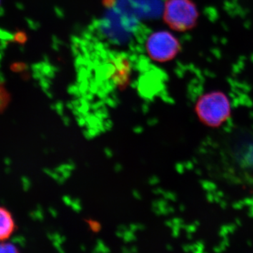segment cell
<instances>
[{
    "label": "cell",
    "mask_w": 253,
    "mask_h": 253,
    "mask_svg": "<svg viewBox=\"0 0 253 253\" xmlns=\"http://www.w3.org/2000/svg\"><path fill=\"white\" fill-rule=\"evenodd\" d=\"M231 103L221 91H211L199 96L196 101V114L204 124L217 126L229 118Z\"/></svg>",
    "instance_id": "1"
},
{
    "label": "cell",
    "mask_w": 253,
    "mask_h": 253,
    "mask_svg": "<svg viewBox=\"0 0 253 253\" xmlns=\"http://www.w3.org/2000/svg\"><path fill=\"white\" fill-rule=\"evenodd\" d=\"M199 10L193 0H166L163 7L165 23L173 31L184 33L197 26Z\"/></svg>",
    "instance_id": "2"
},
{
    "label": "cell",
    "mask_w": 253,
    "mask_h": 253,
    "mask_svg": "<svg viewBox=\"0 0 253 253\" xmlns=\"http://www.w3.org/2000/svg\"><path fill=\"white\" fill-rule=\"evenodd\" d=\"M145 48L150 59L156 63L172 61L181 51L179 40L168 31H158L151 33L145 43Z\"/></svg>",
    "instance_id": "3"
},
{
    "label": "cell",
    "mask_w": 253,
    "mask_h": 253,
    "mask_svg": "<svg viewBox=\"0 0 253 253\" xmlns=\"http://www.w3.org/2000/svg\"><path fill=\"white\" fill-rule=\"evenodd\" d=\"M16 226L11 213L0 206V242L7 241L14 234Z\"/></svg>",
    "instance_id": "4"
},
{
    "label": "cell",
    "mask_w": 253,
    "mask_h": 253,
    "mask_svg": "<svg viewBox=\"0 0 253 253\" xmlns=\"http://www.w3.org/2000/svg\"><path fill=\"white\" fill-rule=\"evenodd\" d=\"M4 242L5 241L0 242V253L18 252V249L14 245Z\"/></svg>",
    "instance_id": "5"
},
{
    "label": "cell",
    "mask_w": 253,
    "mask_h": 253,
    "mask_svg": "<svg viewBox=\"0 0 253 253\" xmlns=\"http://www.w3.org/2000/svg\"><path fill=\"white\" fill-rule=\"evenodd\" d=\"M203 187L208 192H214L216 189L215 184H213L211 181H204L202 184Z\"/></svg>",
    "instance_id": "6"
},
{
    "label": "cell",
    "mask_w": 253,
    "mask_h": 253,
    "mask_svg": "<svg viewBox=\"0 0 253 253\" xmlns=\"http://www.w3.org/2000/svg\"><path fill=\"white\" fill-rule=\"evenodd\" d=\"M225 123V126H224V130L226 131H230L231 129H232L233 126H234V124L231 122L230 118H229V119L226 121Z\"/></svg>",
    "instance_id": "7"
},
{
    "label": "cell",
    "mask_w": 253,
    "mask_h": 253,
    "mask_svg": "<svg viewBox=\"0 0 253 253\" xmlns=\"http://www.w3.org/2000/svg\"><path fill=\"white\" fill-rule=\"evenodd\" d=\"M229 233V228H228V226H224L221 228L220 229V235L222 236V237H225L226 235Z\"/></svg>",
    "instance_id": "8"
},
{
    "label": "cell",
    "mask_w": 253,
    "mask_h": 253,
    "mask_svg": "<svg viewBox=\"0 0 253 253\" xmlns=\"http://www.w3.org/2000/svg\"><path fill=\"white\" fill-rule=\"evenodd\" d=\"M245 206L244 201H240V202L235 203V204L234 205V208L235 209H241Z\"/></svg>",
    "instance_id": "9"
},
{
    "label": "cell",
    "mask_w": 253,
    "mask_h": 253,
    "mask_svg": "<svg viewBox=\"0 0 253 253\" xmlns=\"http://www.w3.org/2000/svg\"><path fill=\"white\" fill-rule=\"evenodd\" d=\"M249 214L251 216V217H253V206H251V207H250Z\"/></svg>",
    "instance_id": "10"
}]
</instances>
